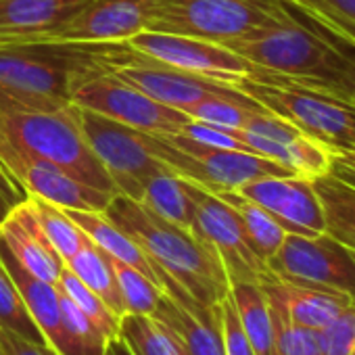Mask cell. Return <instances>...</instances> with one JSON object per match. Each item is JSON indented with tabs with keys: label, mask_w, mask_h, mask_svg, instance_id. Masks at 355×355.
<instances>
[{
	"label": "cell",
	"mask_w": 355,
	"mask_h": 355,
	"mask_svg": "<svg viewBox=\"0 0 355 355\" xmlns=\"http://www.w3.org/2000/svg\"><path fill=\"white\" fill-rule=\"evenodd\" d=\"M282 21L224 42L253 67L286 82L351 101L355 88V44L320 26L293 0Z\"/></svg>",
	"instance_id": "cell-1"
},
{
	"label": "cell",
	"mask_w": 355,
	"mask_h": 355,
	"mask_svg": "<svg viewBox=\"0 0 355 355\" xmlns=\"http://www.w3.org/2000/svg\"><path fill=\"white\" fill-rule=\"evenodd\" d=\"M103 214L142 249L159 276L171 278L195 301L216 305L228 295L230 280L222 259L191 230L159 218L119 193Z\"/></svg>",
	"instance_id": "cell-2"
},
{
	"label": "cell",
	"mask_w": 355,
	"mask_h": 355,
	"mask_svg": "<svg viewBox=\"0 0 355 355\" xmlns=\"http://www.w3.org/2000/svg\"><path fill=\"white\" fill-rule=\"evenodd\" d=\"M230 86L239 88L330 153H355V103L324 90L286 82L261 69H257L253 78H236Z\"/></svg>",
	"instance_id": "cell-3"
},
{
	"label": "cell",
	"mask_w": 355,
	"mask_h": 355,
	"mask_svg": "<svg viewBox=\"0 0 355 355\" xmlns=\"http://www.w3.org/2000/svg\"><path fill=\"white\" fill-rule=\"evenodd\" d=\"M0 121L11 138L32 157L59 165L88 187L117 193L80 132L73 103L55 111H42L0 101Z\"/></svg>",
	"instance_id": "cell-4"
},
{
	"label": "cell",
	"mask_w": 355,
	"mask_h": 355,
	"mask_svg": "<svg viewBox=\"0 0 355 355\" xmlns=\"http://www.w3.org/2000/svg\"><path fill=\"white\" fill-rule=\"evenodd\" d=\"M146 148L175 175L218 195L268 175H293L284 165L247 150L216 148L184 134L157 136L140 132Z\"/></svg>",
	"instance_id": "cell-5"
},
{
	"label": "cell",
	"mask_w": 355,
	"mask_h": 355,
	"mask_svg": "<svg viewBox=\"0 0 355 355\" xmlns=\"http://www.w3.org/2000/svg\"><path fill=\"white\" fill-rule=\"evenodd\" d=\"M84 44H0V101L55 111L69 105V78Z\"/></svg>",
	"instance_id": "cell-6"
},
{
	"label": "cell",
	"mask_w": 355,
	"mask_h": 355,
	"mask_svg": "<svg viewBox=\"0 0 355 355\" xmlns=\"http://www.w3.org/2000/svg\"><path fill=\"white\" fill-rule=\"evenodd\" d=\"M69 101L80 109L157 136L182 134L191 121V117L182 111L157 103L155 98L117 80L101 63L90 59V51L71 71Z\"/></svg>",
	"instance_id": "cell-7"
},
{
	"label": "cell",
	"mask_w": 355,
	"mask_h": 355,
	"mask_svg": "<svg viewBox=\"0 0 355 355\" xmlns=\"http://www.w3.org/2000/svg\"><path fill=\"white\" fill-rule=\"evenodd\" d=\"M286 15L284 0H157L146 30L224 44Z\"/></svg>",
	"instance_id": "cell-8"
},
{
	"label": "cell",
	"mask_w": 355,
	"mask_h": 355,
	"mask_svg": "<svg viewBox=\"0 0 355 355\" xmlns=\"http://www.w3.org/2000/svg\"><path fill=\"white\" fill-rule=\"evenodd\" d=\"M76 119L84 140L105 167L115 191L140 201L153 175L169 171L144 144L138 130L76 107Z\"/></svg>",
	"instance_id": "cell-9"
},
{
	"label": "cell",
	"mask_w": 355,
	"mask_h": 355,
	"mask_svg": "<svg viewBox=\"0 0 355 355\" xmlns=\"http://www.w3.org/2000/svg\"><path fill=\"white\" fill-rule=\"evenodd\" d=\"M0 169L24 199L34 195L61 209L105 211L117 195L88 187L59 165L32 157L11 138L3 121H0Z\"/></svg>",
	"instance_id": "cell-10"
},
{
	"label": "cell",
	"mask_w": 355,
	"mask_h": 355,
	"mask_svg": "<svg viewBox=\"0 0 355 355\" xmlns=\"http://www.w3.org/2000/svg\"><path fill=\"white\" fill-rule=\"evenodd\" d=\"M266 266L278 280L332 291L355 303V257L326 232L286 234Z\"/></svg>",
	"instance_id": "cell-11"
},
{
	"label": "cell",
	"mask_w": 355,
	"mask_h": 355,
	"mask_svg": "<svg viewBox=\"0 0 355 355\" xmlns=\"http://www.w3.org/2000/svg\"><path fill=\"white\" fill-rule=\"evenodd\" d=\"M189 184L195 199V222L191 232L218 253L230 284L232 282L261 284L270 276V270L266 261L253 251L234 207L228 205L218 195L193 182Z\"/></svg>",
	"instance_id": "cell-12"
},
{
	"label": "cell",
	"mask_w": 355,
	"mask_h": 355,
	"mask_svg": "<svg viewBox=\"0 0 355 355\" xmlns=\"http://www.w3.org/2000/svg\"><path fill=\"white\" fill-rule=\"evenodd\" d=\"M121 44L169 69L209 78L224 84H230L236 78H253L257 71V67H253L249 61L228 51L226 46L191 36L142 30Z\"/></svg>",
	"instance_id": "cell-13"
},
{
	"label": "cell",
	"mask_w": 355,
	"mask_h": 355,
	"mask_svg": "<svg viewBox=\"0 0 355 355\" xmlns=\"http://www.w3.org/2000/svg\"><path fill=\"white\" fill-rule=\"evenodd\" d=\"M157 0H88L28 44H113L148 28Z\"/></svg>",
	"instance_id": "cell-14"
},
{
	"label": "cell",
	"mask_w": 355,
	"mask_h": 355,
	"mask_svg": "<svg viewBox=\"0 0 355 355\" xmlns=\"http://www.w3.org/2000/svg\"><path fill=\"white\" fill-rule=\"evenodd\" d=\"M232 134L255 155L272 159L299 175H322L328 171L330 150L301 134L295 125L266 111H255L241 130Z\"/></svg>",
	"instance_id": "cell-15"
},
{
	"label": "cell",
	"mask_w": 355,
	"mask_h": 355,
	"mask_svg": "<svg viewBox=\"0 0 355 355\" xmlns=\"http://www.w3.org/2000/svg\"><path fill=\"white\" fill-rule=\"evenodd\" d=\"M236 193L263 207L288 234H324V214L307 175H268L241 187Z\"/></svg>",
	"instance_id": "cell-16"
},
{
	"label": "cell",
	"mask_w": 355,
	"mask_h": 355,
	"mask_svg": "<svg viewBox=\"0 0 355 355\" xmlns=\"http://www.w3.org/2000/svg\"><path fill=\"white\" fill-rule=\"evenodd\" d=\"M163 297L153 313L180 336L189 355H226L220 303L203 305L161 274Z\"/></svg>",
	"instance_id": "cell-17"
},
{
	"label": "cell",
	"mask_w": 355,
	"mask_h": 355,
	"mask_svg": "<svg viewBox=\"0 0 355 355\" xmlns=\"http://www.w3.org/2000/svg\"><path fill=\"white\" fill-rule=\"evenodd\" d=\"M0 245L32 276L51 284L59 282L65 261L44 234L30 197L13 205L0 222Z\"/></svg>",
	"instance_id": "cell-18"
},
{
	"label": "cell",
	"mask_w": 355,
	"mask_h": 355,
	"mask_svg": "<svg viewBox=\"0 0 355 355\" xmlns=\"http://www.w3.org/2000/svg\"><path fill=\"white\" fill-rule=\"evenodd\" d=\"M261 288L266 297L276 303L293 322L318 332L324 330L345 307L355 305L338 293L284 282L272 274L261 282Z\"/></svg>",
	"instance_id": "cell-19"
},
{
	"label": "cell",
	"mask_w": 355,
	"mask_h": 355,
	"mask_svg": "<svg viewBox=\"0 0 355 355\" xmlns=\"http://www.w3.org/2000/svg\"><path fill=\"white\" fill-rule=\"evenodd\" d=\"M0 257H3L19 297L34 320L36 328L40 330L46 347L55 355H65V332L61 322V305H59V286L44 282L36 276H32L24 266H19L13 255L0 245Z\"/></svg>",
	"instance_id": "cell-20"
},
{
	"label": "cell",
	"mask_w": 355,
	"mask_h": 355,
	"mask_svg": "<svg viewBox=\"0 0 355 355\" xmlns=\"http://www.w3.org/2000/svg\"><path fill=\"white\" fill-rule=\"evenodd\" d=\"M88 0H0V44H28Z\"/></svg>",
	"instance_id": "cell-21"
},
{
	"label": "cell",
	"mask_w": 355,
	"mask_h": 355,
	"mask_svg": "<svg viewBox=\"0 0 355 355\" xmlns=\"http://www.w3.org/2000/svg\"><path fill=\"white\" fill-rule=\"evenodd\" d=\"M69 220L98 247L103 249L109 257L132 266L146 274L150 280L161 284V276L157 268L150 263V259L142 253V249L123 232L119 230L103 211H80V209H65ZM163 288V286H161Z\"/></svg>",
	"instance_id": "cell-22"
},
{
	"label": "cell",
	"mask_w": 355,
	"mask_h": 355,
	"mask_svg": "<svg viewBox=\"0 0 355 355\" xmlns=\"http://www.w3.org/2000/svg\"><path fill=\"white\" fill-rule=\"evenodd\" d=\"M228 297L236 309L243 332L257 355H278L274 338V320L268 297L257 282H232Z\"/></svg>",
	"instance_id": "cell-23"
},
{
	"label": "cell",
	"mask_w": 355,
	"mask_h": 355,
	"mask_svg": "<svg viewBox=\"0 0 355 355\" xmlns=\"http://www.w3.org/2000/svg\"><path fill=\"white\" fill-rule=\"evenodd\" d=\"M324 214V232L338 241L355 257V189L328 171L311 178Z\"/></svg>",
	"instance_id": "cell-24"
},
{
	"label": "cell",
	"mask_w": 355,
	"mask_h": 355,
	"mask_svg": "<svg viewBox=\"0 0 355 355\" xmlns=\"http://www.w3.org/2000/svg\"><path fill=\"white\" fill-rule=\"evenodd\" d=\"M148 207L159 218L193 230L195 222V199L191 193V184L184 178L171 171H163L153 175L144 184L142 199L138 201Z\"/></svg>",
	"instance_id": "cell-25"
},
{
	"label": "cell",
	"mask_w": 355,
	"mask_h": 355,
	"mask_svg": "<svg viewBox=\"0 0 355 355\" xmlns=\"http://www.w3.org/2000/svg\"><path fill=\"white\" fill-rule=\"evenodd\" d=\"M65 268L71 270L94 295H98L115 315H125V305L111 266V257L103 249H98L88 236L82 243L80 251L65 261Z\"/></svg>",
	"instance_id": "cell-26"
},
{
	"label": "cell",
	"mask_w": 355,
	"mask_h": 355,
	"mask_svg": "<svg viewBox=\"0 0 355 355\" xmlns=\"http://www.w3.org/2000/svg\"><path fill=\"white\" fill-rule=\"evenodd\" d=\"M119 336L134 355H189L180 336L155 315L125 313L119 324Z\"/></svg>",
	"instance_id": "cell-27"
},
{
	"label": "cell",
	"mask_w": 355,
	"mask_h": 355,
	"mask_svg": "<svg viewBox=\"0 0 355 355\" xmlns=\"http://www.w3.org/2000/svg\"><path fill=\"white\" fill-rule=\"evenodd\" d=\"M218 197L224 199L228 205L234 207V211L239 214V218L243 222L245 234H247L253 251L263 261H268L278 251V247L282 245V241H284V236L288 232L263 207H259L257 203L249 201L241 193H236V191H224V193H218Z\"/></svg>",
	"instance_id": "cell-28"
},
{
	"label": "cell",
	"mask_w": 355,
	"mask_h": 355,
	"mask_svg": "<svg viewBox=\"0 0 355 355\" xmlns=\"http://www.w3.org/2000/svg\"><path fill=\"white\" fill-rule=\"evenodd\" d=\"M59 305L65 332V355H105L109 338L61 288Z\"/></svg>",
	"instance_id": "cell-29"
},
{
	"label": "cell",
	"mask_w": 355,
	"mask_h": 355,
	"mask_svg": "<svg viewBox=\"0 0 355 355\" xmlns=\"http://www.w3.org/2000/svg\"><path fill=\"white\" fill-rule=\"evenodd\" d=\"M180 111L195 121L211 123V125L226 128V130H241L255 111H266V107H261L251 96L243 94L239 98L209 96V98L197 101L193 105H187Z\"/></svg>",
	"instance_id": "cell-30"
},
{
	"label": "cell",
	"mask_w": 355,
	"mask_h": 355,
	"mask_svg": "<svg viewBox=\"0 0 355 355\" xmlns=\"http://www.w3.org/2000/svg\"><path fill=\"white\" fill-rule=\"evenodd\" d=\"M111 266L123 297L125 313H136V315H153L161 303L163 288L155 280H150L146 274L140 270L125 266L117 259L111 257Z\"/></svg>",
	"instance_id": "cell-31"
},
{
	"label": "cell",
	"mask_w": 355,
	"mask_h": 355,
	"mask_svg": "<svg viewBox=\"0 0 355 355\" xmlns=\"http://www.w3.org/2000/svg\"><path fill=\"white\" fill-rule=\"evenodd\" d=\"M30 199H32L36 218H38L44 234L49 236V241L53 243V247L57 249L61 259L63 261L71 259L80 251L82 243L86 241V234L69 220L65 209H61L40 197H34V195H30Z\"/></svg>",
	"instance_id": "cell-32"
},
{
	"label": "cell",
	"mask_w": 355,
	"mask_h": 355,
	"mask_svg": "<svg viewBox=\"0 0 355 355\" xmlns=\"http://www.w3.org/2000/svg\"><path fill=\"white\" fill-rule=\"evenodd\" d=\"M57 286L101 328V332L111 340L115 336H119V324H121V318L115 315L111 311V307L98 297L94 295L71 270L63 268L61 276H59V282Z\"/></svg>",
	"instance_id": "cell-33"
},
{
	"label": "cell",
	"mask_w": 355,
	"mask_h": 355,
	"mask_svg": "<svg viewBox=\"0 0 355 355\" xmlns=\"http://www.w3.org/2000/svg\"><path fill=\"white\" fill-rule=\"evenodd\" d=\"M0 328H7L15 334L24 336L26 340L46 347L40 330L36 328L34 320L30 318V313L19 297V291H17L3 257H0Z\"/></svg>",
	"instance_id": "cell-34"
},
{
	"label": "cell",
	"mask_w": 355,
	"mask_h": 355,
	"mask_svg": "<svg viewBox=\"0 0 355 355\" xmlns=\"http://www.w3.org/2000/svg\"><path fill=\"white\" fill-rule=\"evenodd\" d=\"M270 303L272 320H274V338L278 355H322L320 332L309 330L297 322H293L276 303Z\"/></svg>",
	"instance_id": "cell-35"
},
{
	"label": "cell",
	"mask_w": 355,
	"mask_h": 355,
	"mask_svg": "<svg viewBox=\"0 0 355 355\" xmlns=\"http://www.w3.org/2000/svg\"><path fill=\"white\" fill-rule=\"evenodd\" d=\"M320 26L355 44V0H293Z\"/></svg>",
	"instance_id": "cell-36"
},
{
	"label": "cell",
	"mask_w": 355,
	"mask_h": 355,
	"mask_svg": "<svg viewBox=\"0 0 355 355\" xmlns=\"http://www.w3.org/2000/svg\"><path fill=\"white\" fill-rule=\"evenodd\" d=\"M322 355H355V305L345 307L320 330Z\"/></svg>",
	"instance_id": "cell-37"
},
{
	"label": "cell",
	"mask_w": 355,
	"mask_h": 355,
	"mask_svg": "<svg viewBox=\"0 0 355 355\" xmlns=\"http://www.w3.org/2000/svg\"><path fill=\"white\" fill-rule=\"evenodd\" d=\"M220 318H222V332H224V347L226 355H257L255 349L251 347L247 334L243 332V326L239 322L236 309L226 295L220 301Z\"/></svg>",
	"instance_id": "cell-38"
},
{
	"label": "cell",
	"mask_w": 355,
	"mask_h": 355,
	"mask_svg": "<svg viewBox=\"0 0 355 355\" xmlns=\"http://www.w3.org/2000/svg\"><path fill=\"white\" fill-rule=\"evenodd\" d=\"M0 345H3L5 355H55L49 347L26 340L7 328H0Z\"/></svg>",
	"instance_id": "cell-39"
},
{
	"label": "cell",
	"mask_w": 355,
	"mask_h": 355,
	"mask_svg": "<svg viewBox=\"0 0 355 355\" xmlns=\"http://www.w3.org/2000/svg\"><path fill=\"white\" fill-rule=\"evenodd\" d=\"M328 173L355 189V153H332Z\"/></svg>",
	"instance_id": "cell-40"
},
{
	"label": "cell",
	"mask_w": 355,
	"mask_h": 355,
	"mask_svg": "<svg viewBox=\"0 0 355 355\" xmlns=\"http://www.w3.org/2000/svg\"><path fill=\"white\" fill-rule=\"evenodd\" d=\"M0 197H3L11 207H13V205H17L19 201H24V195H21V193L11 184V180L5 175V171H3V169H0Z\"/></svg>",
	"instance_id": "cell-41"
},
{
	"label": "cell",
	"mask_w": 355,
	"mask_h": 355,
	"mask_svg": "<svg viewBox=\"0 0 355 355\" xmlns=\"http://www.w3.org/2000/svg\"><path fill=\"white\" fill-rule=\"evenodd\" d=\"M105 355H134L132 349L125 345V340L121 336H115L107 343V349H105Z\"/></svg>",
	"instance_id": "cell-42"
},
{
	"label": "cell",
	"mask_w": 355,
	"mask_h": 355,
	"mask_svg": "<svg viewBox=\"0 0 355 355\" xmlns=\"http://www.w3.org/2000/svg\"><path fill=\"white\" fill-rule=\"evenodd\" d=\"M9 209H11V205H9L3 197H0V222L5 220V216L9 214Z\"/></svg>",
	"instance_id": "cell-43"
},
{
	"label": "cell",
	"mask_w": 355,
	"mask_h": 355,
	"mask_svg": "<svg viewBox=\"0 0 355 355\" xmlns=\"http://www.w3.org/2000/svg\"><path fill=\"white\" fill-rule=\"evenodd\" d=\"M351 103H355V88H353V94H351Z\"/></svg>",
	"instance_id": "cell-44"
},
{
	"label": "cell",
	"mask_w": 355,
	"mask_h": 355,
	"mask_svg": "<svg viewBox=\"0 0 355 355\" xmlns=\"http://www.w3.org/2000/svg\"><path fill=\"white\" fill-rule=\"evenodd\" d=\"M0 355H5V351H3V345H0Z\"/></svg>",
	"instance_id": "cell-45"
}]
</instances>
